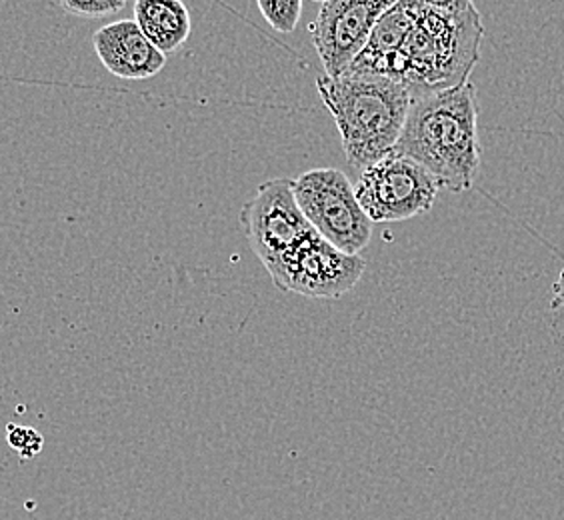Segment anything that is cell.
<instances>
[{
  "instance_id": "obj_14",
  "label": "cell",
  "mask_w": 564,
  "mask_h": 520,
  "mask_svg": "<svg viewBox=\"0 0 564 520\" xmlns=\"http://www.w3.org/2000/svg\"><path fill=\"white\" fill-rule=\"evenodd\" d=\"M58 7L76 17L98 19L107 14H117L127 7V2L124 0H63L58 2Z\"/></svg>"
},
{
  "instance_id": "obj_11",
  "label": "cell",
  "mask_w": 564,
  "mask_h": 520,
  "mask_svg": "<svg viewBox=\"0 0 564 520\" xmlns=\"http://www.w3.org/2000/svg\"><path fill=\"white\" fill-rule=\"evenodd\" d=\"M409 24H411V0L394 2L391 9L380 17L377 26L370 33L365 51L358 55L348 71L389 78L392 61L401 51Z\"/></svg>"
},
{
  "instance_id": "obj_5",
  "label": "cell",
  "mask_w": 564,
  "mask_h": 520,
  "mask_svg": "<svg viewBox=\"0 0 564 520\" xmlns=\"http://www.w3.org/2000/svg\"><path fill=\"white\" fill-rule=\"evenodd\" d=\"M441 186L413 159L392 152L358 176L355 193L365 215L375 223H402L431 213Z\"/></svg>"
},
{
  "instance_id": "obj_1",
  "label": "cell",
  "mask_w": 564,
  "mask_h": 520,
  "mask_svg": "<svg viewBox=\"0 0 564 520\" xmlns=\"http://www.w3.org/2000/svg\"><path fill=\"white\" fill-rule=\"evenodd\" d=\"M485 26L468 0L411 2V24L389 78L411 93H434L467 85L480 58Z\"/></svg>"
},
{
  "instance_id": "obj_3",
  "label": "cell",
  "mask_w": 564,
  "mask_h": 520,
  "mask_svg": "<svg viewBox=\"0 0 564 520\" xmlns=\"http://www.w3.org/2000/svg\"><path fill=\"white\" fill-rule=\"evenodd\" d=\"M318 97L337 122L352 169L365 171L394 152L411 109V90L387 76L347 71L321 76Z\"/></svg>"
},
{
  "instance_id": "obj_9",
  "label": "cell",
  "mask_w": 564,
  "mask_h": 520,
  "mask_svg": "<svg viewBox=\"0 0 564 520\" xmlns=\"http://www.w3.org/2000/svg\"><path fill=\"white\" fill-rule=\"evenodd\" d=\"M98 61L110 75L124 80H147L159 75L166 56L144 36L134 21L110 22L93 36Z\"/></svg>"
},
{
  "instance_id": "obj_6",
  "label": "cell",
  "mask_w": 564,
  "mask_h": 520,
  "mask_svg": "<svg viewBox=\"0 0 564 520\" xmlns=\"http://www.w3.org/2000/svg\"><path fill=\"white\" fill-rule=\"evenodd\" d=\"M264 269L279 291L337 301L357 286L367 262L338 250L315 232Z\"/></svg>"
},
{
  "instance_id": "obj_4",
  "label": "cell",
  "mask_w": 564,
  "mask_h": 520,
  "mask_svg": "<svg viewBox=\"0 0 564 520\" xmlns=\"http://www.w3.org/2000/svg\"><path fill=\"white\" fill-rule=\"evenodd\" d=\"M294 198L308 225L338 250L360 254L369 247L372 220L358 205L355 186L338 169H313L294 178Z\"/></svg>"
},
{
  "instance_id": "obj_10",
  "label": "cell",
  "mask_w": 564,
  "mask_h": 520,
  "mask_svg": "<svg viewBox=\"0 0 564 520\" xmlns=\"http://www.w3.org/2000/svg\"><path fill=\"white\" fill-rule=\"evenodd\" d=\"M134 22L164 56L183 48L191 36V12L181 0H137Z\"/></svg>"
},
{
  "instance_id": "obj_15",
  "label": "cell",
  "mask_w": 564,
  "mask_h": 520,
  "mask_svg": "<svg viewBox=\"0 0 564 520\" xmlns=\"http://www.w3.org/2000/svg\"><path fill=\"white\" fill-rule=\"evenodd\" d=\"M553 306H563L564 308V267L561 274H558V279L554 282Z\"/></svg>"
},
{
  "instance_id": "obj_8",
  "label": "cell",
  "mask_w": 564,
  "mask_h": 520,
  "mask_svg": "<svg viewBox=\"0 0 564 520\" xmlns=\"http://www.w3.org/2000/svg\"><path fill=\"white\" fill-rule=\"evenodd\" d=\"M394 0H326L308 31L325 76L345 75L369 43L370 33Z\"/></svg>"
},
{
  "instance_id": "obj_2",
  "label": "cell",
  "mask_w": 564,
  "mask_h": 520,
  "mask_svg": "<svg viewBox=\"0 0 564 520\" xmlns=\"http://www.w3.org/2000/svg\"><path fill=\"white\" fill-rule=\"evenodd\" d=\"M411 109L394 147L433 174L441 188L467 193L480 169L477 90L463 87L411 93Z\"/></svg>"
},
{
  "instance_id": "obj_13",
  "label": "cell",
  "mask_w": 564,
  "mask_h": 520,
  "mask_svg": "<svg viewBox=\"0 0 564 520\" xmlns=\"http://www.w3.org/2000/svg\"><path fill=\"white\" fill-rule=\"evenodd\" d=\"M7 443L22 461H31L41 455L44 446V436L36 429L21 426V424H7Z\"/></svg>"
},
{
  "instance_id": "obj_12",
  "label": "cell",
  "mask_w": 564,
  "mask_h": 520,
  "mask_svg": "<svg viewBox=\"0 0 564 520\" xmlns=\"http://www.w3.org/2000/svg\"><path fill=\"white\" fill-rule=\"evenodd\" d=\"M262 19L279 33L291 34L303 14V0H259Z\"/></svg>"
},
{
  "instance_id": "obj_7",
  "label": "cell",
  "mask_w": 564,
  "mask_h": 520,
  "mask_svg": "<svg viewBox=\"0 0 564 520\" xmlns=\"http://www.w3.org/2000/svg\"><path fill=\"white\" fill-rule=\"evenodd\" d=\"M240 225L250 249L262 267L281 259L284 252L315 235L294 198V181L272 178L262 183L240 210Z\"/></svg>"
}]
</instances>
